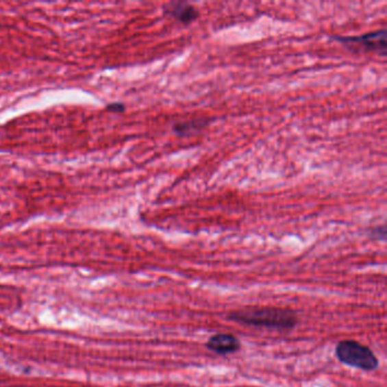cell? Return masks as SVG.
Segmentation results:
<instances>
[{
    "mask_svg": "<svg viewBox=\"0 0 387 387\" xmlns=\"http://www.w3.org/2000/svg\"><path fill=\"white\" fill-rule=\"evenodd\" d=\"M114 112H123L124 110V106L123 105H119V103H116V105H112L110 106V110H113Z\"/></svg>",
    "mask_w": 387,
    "mask_h": 387,
    "instance_id": "8",
    "label": "cell"
},
{
    "mask_svg": "<svg viewBox=\"0 0 387 387\" xmlns=\"http://www.w3.org/2000/svg\"><path fill=\"white\" fill-rule=\"evenodd\" d=\"M207 124L208 122L205 119H197L190 122L176 123L175 125L173 126V129L177 136H189L195 132L198 133Z\"/></svg>",
    "mask_w": 387,
    "mask_h": 387,
    "instance_id": "6",
    "label": "cell"
},
{
    "mask_svg": "<svg viewBox=\"0 0 387 387\" xmlns=\"http://www.w3.org/2000/svg\"><path fill=\"white\" fill-rule=\"evenodd\" d=\"M338 42L343 43L347 48L361 51H375L386 53V30L375 31L373 34H364L361 37H334Z\"/></svg>",
    "mask_w": 387,
    "mask_h": 387,
    "instance_id": "3",
    "label": "cell"
},
{
    "mask_svg": "<svg viewBox=\"0 0 387 387\" xmlns=\"http://www.w3.org/2000/svg\"><path fill=\"white\" fill-rule=\"evenodd\" d=\"M165 13L183 24L192 23L199 17L198 8H195L193 5L186 1L167 3L165 6Z\"/></svg>",
    "mask_w": 387,
    "mask_h": 387,
    "instance_id": "5",
    "label": "cell"
},
{
    "mask_svg": "<svg viewBox=\"0 0 387 387\" xmlns=\"http://www.w3.org/2000/svg\"><path fill=\"white\" fill-rule=\"evenodd\" d=\"M205 349L219 355H227L236 353L241 349V342L234 335L217 333L212 335L205 342Z\"/></svg>",
    "mask_w": 387,
    "mask_h": 387,
    "instance_id": "4",
    "label": "cell"
},
{
    "mask_svg": "<svg viewBox=\"0 0 387 387\" xmlns=\"http://www.w3.org/2000/svg\"><path fill=\"white\" fill-rule=\"evenodd\" d=\"M227 319L249 327L276 331H291L299 323L295 311L276 307H255L233 311L227 316Z\"/></svg>",
    "mask_w": 387,
    "mask_h": 387,
    "instance_id": "1",
    "label": "cell"
},
{
    "mask_svg": "<svg viewBox=\"0 0 387 387\" xmlns=\"http://www.w3.org/2000/svg\"><path fill=\"white\" fill-rule=\"evenodd\" d=\"M335 355L341 364L364 371H374L379 366V361L371 349L357 341L338 342L335 348Z\"/></svg>",
    "mask_w": 387,
    "mask_h": 387,
    "instance_id": "2",
    "label": "cell"
},
{
    "mask_svg": "<svg viewBox=\"0 0 387 387\" xmlns=\"http://www.w3.org/2000/svg\"><path fill=\"white\" fill-rule=\"evenodd\" d=\"M371 236L377 240H383L384 241L385 236H386V231H385L384 226H381V227H376V229L371 231Z\"/></svg>",
    "mask_w": 387,
    "mask_h": 387,
    "instance_id": "7",
    "label": "cell"
}]
</instances>
